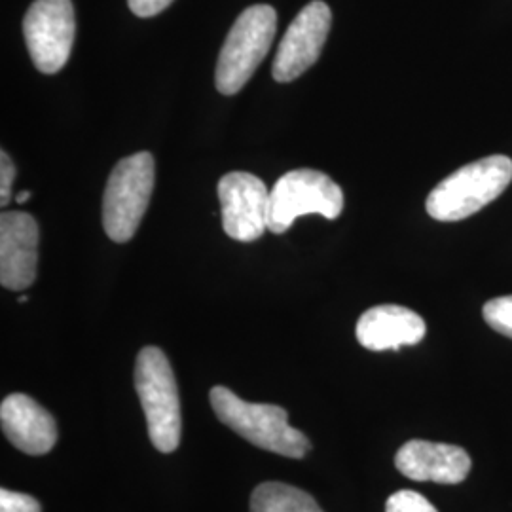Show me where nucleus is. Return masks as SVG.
<instances>
[{
  "label": "nucleus",
  "instance_id": "obj_1",
  "mask_svg": "<svg viewBox=\"0 0 512 512\" xmlns=\"http://www.w3.org/2000/svg\"><path fill=\"white\" fill-rule=\"evenodd\" d=\"M209 401L220 423L258 448L293 459H302L310 452V440L289 425L285 408L277 404L247 403L222 385L211 389Z\"/></svg>",
  "mask_w": 512,
  "mask_h": 512
},
{
  "label": "nucleus",
  "instance_id": "obj_2",
  "mask_svg": "<svg viewBox=\"0 0 512 512\" xmlns=\"http://www.w3.org/2000/svg\"><path fill=\"white\" fill-rule=\"evenodd\" d=\"M512 181V160L507 156H488L463 165L427 198V213L440 222L469 219L482 207L499 198Z\"/></svg>",
  "mask_w": 512,
  "mask_h": 512
},
{
  "label": "nucleus",
  "instance_id": "obj_3",
  "mask_svg": "<svg viewBox=\"0 0 512 512\" xmlns=\"http://www.w3.org/2000/svg\"><path fill=\"white\" fill-rule=\"evenodd\" d=\"M133 380L154 448L162 454L175 452L181 444L183 418L175 374L164 351L154 346L141 349Z\"/></svg>",
  "mask_w": 512,
  "mask_h": 512
},
{
  "label": "nucleus",
  "instance_id": "obj_4",
  "mask_svg": "<svg viewBox=\"0 0 512 512\" xmlns=\"http://www.w3.org/2000/svg\"><path fill=\"white\" fill-rule=\"evenodd\" d=\"M277 31V14L268 4H255L241 12L220 48L215 84L222 95L236 93L251 80L270 52Z\"/></svg>",
  "mask_w": 512,
  "mask_h": 512
},
{
  "label": "nucleus",
  "instance_id": "obj_5",
  "mask_svg": "<svg viewBox=\"0 0 512 512\" xmlns=\"http://www.w3.org/2000/svg\"><path fill=\"white\" fill-rule=\"evenodd\" d=\"M156 165L150 152L120 160L110 173L103 196V228L112 241L126 243L135 236L154 190Z\"/></svg>",
  "mask_w": 512,
  "mask_h": 512
},
{
  "label": "nucleus",
  "instance_id": "obj_6",
  "mask_svg": "<svg viewBox=\"0 0 512 512\" xmlns=\"http://www.w3.org/2000/svg\"><path fill=\"white\" fill-rule=\"evenodd\" d=\"M344 211V192L329 175L315 169H294L285 173L270 190L272 234H285L294 220L304 215L338 219Z\"/></svg>",
  "mask_w": 512,
  "mask_h": 512
},
{
  "label": "nucleus",
  "instance_id": "obj_7",
  "mask_svg": "<svg viewBox=\"0 0 512 512\" xmlns=\"http://www.w3.org/2000/svg\"><path fill=\"white\" fill-rule=\"evenodd\" d=\"M76 19L71 0H35L23 19V37L40 73H59L73 50Z\"/></svg>",
  "mask_w": 512,
  "mask_h": 512
},
{
  "label": "nucleus",
  "instance_id": "obj_8",
  "mask_svg": "<svg viewBox=\"0 0 512 512\" xmlns=\"http://www.w3.org/2000/svg\"><path fill=\"white\" fill-rule=\"evenodd\" d=\"M222 228L228 238L256 241L268 230L270 190L253 173L232 171L219 181Z\"/></svg>",
  "mask_w": 512,
  "mask_h": 512
},
{
  "label": "nucleus",
  "instance_id": "obj_9",
  "mask_svg": "<svg viewBox=\"0 0 512 512\" xmlns=\"http://www.w3.org/2000/svg\"><path fill=\"white\" fill-rule=\"evenodd\" d=\"M330 23L332 12L321 0H313L300 10L275 54L272 65L275 82H293L317 63L329 38Z\"/></svg>",
  "mask_w": 512,
  "mask_h": 512
},
{
  "label": "nucleus",
  "instance_id": "obj_10",
  "mask_svg": "<svg viewBox=\"0 0 512 512\" xmlns=\"http://www.w3.org/2000/svg\"><path fill=\"white\" fill-rule=\"evenodd\" d=\"M38 224L23 211L0 217V283L8 291H25L37 279Z\"/></svg>",
  "mask_w": 512,
  "mask_h": 512
},
{
  "label": "nucleus",
  "instance_id": "obj_11",
  "mask_svg": "<svg viewBox=\"0 0 512 512\" xmlns=\"http://www.w3.org/2000/svg\"><path fill=\"white\" fill-rule=\"evenodd\" d=\"M399 473L416 482L459 484L471 473L469 454L454 446L429 440H410L395 456Z\"/></svg>",
  "mask_w": 512,
  "mask_h": 512
},
{
  "label": "nucleus",
  "instance_id": "obj_12",
  "mask_svg": "<svg viewBox=\"0 0 512 512\" xmlns=\"http://www.w3.org/2000/svg\"><path fill=\"white\" fill-rule=\"evenodd\" d=\"M0 423L6 439L23 454L44 456L57 442L54 416L29 395H8L0 406Z\"/></svg>",
  "mask_w": 512,
  "mask_h": 512
},
{
  "label": "nucleus",
  "instance_id": "obj_13",
  "mask_svg": "<svg viewBox=\"0 0 512 512\" xmlns=\"http://www.w3.org/2000/svg\"><path fill=\"white\" fill-rule=\"evenodd\" d=\"M425 321L404 306L384 304L366 310L357 321V340L370 351L416 346L425 338Z\"/></svg>",
  "mask_w": 512,
  "mask_h": 512
},
{
  "label": "nucleus",
  "instance_id": "obj_14",
  "mask_svg": "<svg viewBox=\"0 0 512 512\" xmlns=\"http://www.w3.org/2000/svg\"><path fill=\"white\" fill-rule=\"evenodd\" d=\"M251 512H325L308 492L283 482H264L251 495Z\"/></svg>",
  "mask_w": 512,
  "mask_h": 512
},
{
  "label": "nucleus",
  "instance_id": "obj_15",
  "mask_svg": "<svg viewBox=\"0 0 512 512\" xmlns=\"http://www.w3.org/2000/svg\"><path fill=\"white\" fill-rule=\"evenodd\" d=\"M484 321L499 334L512 338V296H499L484 304Z\"/></svg>",
  "mask_w": 512,
  "mask_h": 512
},
{
  "label": "nucleus",
  "instance_id": "obj_16",
  "mask_svg": "<svg viewBox=\"0 0 512 512\" xmlns=\"http://www.w3.org/2000/svg\"><path fill=\"white\" fill-rule=\"evenodd\" d=\"M385 512H439L423 495L412 490H401L385 503Z\"/></svg>",
  "mask_w": 512,
  "mask_h": 512
},
{
  "label": "nucleus",
  "instance_id": "obj_17",
  "mask_svg": "<svg viewBox=\"0 0 512 512\" xmlns=\"http://www.w3.org/2000/svg\"><path fill=\"white\" fill-rule=\"evenodd\" d=\"M40 503L35 497L19 494L2 488L0 490V512H40Z\"/></svg>",
  "mask_w": 512,
  "mask_h": 512
},
{
  "label": "nucleus",
  "instance_id": "obj_18",
  "mask_svg": "<svg viewBox=\"0 0 512 512\" xmlns=\"http://www.w3.org/2000/svg\"><path fill=\"white\" fill-rule=\"evenodd\" d=\"M16 179V165L12 158L2 150L0 152V205L8 207L12 200V184Z\"/></svg>",
  "mask_w": 512,
  "mask_h": 512
},
{
  "label": "nucleus",
  "instance_id": "obj_19",
  "mask_svg": "<svg viewBox=\"0 0 512 512\" xmlns=\"http://www.w3.org/2000/svg\"><path fill=\"white\" fill-rule=\"evenodd\" d=\"M173 0H128L129 8L139 18H152L164 12Z\"/></svg>",
  "mask_w": 512,
  "mask_h": 512
},
{
  "label": "nucleus",
  "instance_id": "obj_20",
  "mask_svg": "<svg viewBox=\"0 0 512 512\" xmlns=\"http://www.w3.org/2000/svg\"><path fill=\"white\" fill-rule=\"evenodd\" d=\"M29 198H31V190H25V192H21V194H18V203H25L29 202Z\"/></svg>",
  "mask_w": 512,
  "mask_h": 512
}]
</instances>
